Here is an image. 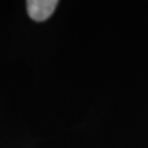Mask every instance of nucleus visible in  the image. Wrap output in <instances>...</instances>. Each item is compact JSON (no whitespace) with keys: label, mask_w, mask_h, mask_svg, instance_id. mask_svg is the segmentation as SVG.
<instances>
[{"label":"nucleus","mask_w":148,"mask_h":148,"mask_svg":"<svg viewBox=\"0 0 148 148\" xmlns=\"http://www.w3.org/2000/svg\"><path fill=\"white\" fill-rule=\"evenodd\" d=\"M56 0H29L26 1V10L33 21L42 22L47 21L56 10Z\"/></svg>","instance_id":"1"}]
</instances>
